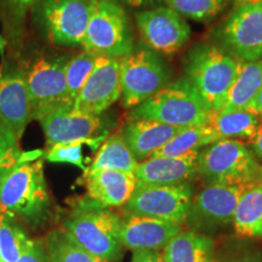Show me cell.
Wrapping results in <instances>:
<instances>
[{"mask_svg":"<svg viewBox=\"0 0 262 262\" xmlns=\"http://www.w3.org/2000/svg\"><path fill=\"white\" fill-rule=\"evenodd\" d=\"M47 142L57 143L91 142L100 133L102 123L98 116H91L75 111L73 107L62 108L39 119Z\"/></svg>","mask_w":262,"mask_h":262,"instance_id":"cell-16","label":"cell"},{"mask_svg":"<svg viewBox=\"0 0 262 262\" xmlns=\"http://www.w3.org/2000/svg\"><path fill=\"white\" fill-rule=\"evenodd\" d=\"M193 202V188L189 183L173 186H136L126 203L130 214L149 216L182 225Z\"/></svg>","mask_w":262,"mask_h":262,"instance_id":"cell-11","label":"cell"},{"mask_svg":"<svg viewBox=\"0 0 262 262\" xmlns=\"http://www.w3.org/2000/svg\"><path fill=\"white\" fill-rule=\"evenodd\" d=\"M117 3H124V4L130 5V6H142V5H147L150 4V3L155 2H159V0H116Z\"/></svg>","mask_w":262,"mask_h":262,"instance_id":"cell-39","label":"cell"},{"mask_svg":"<svg viewBox=\"0 0 262 262\" xmlns=\"http://www.w3.org/2000/svg\"><path fill=\"white\" fill-rule=\"evenodd\" d=\"M100 55L93 51H83L73 57H70L66 64V79H67L68 93L73 102L79 95L81 88L93 71L95 62Z\"/></svg>","mask_w":262,"mask_h":262,"instance_id":"cell-29","label":"cell"},{"mask_svg":"<svg viewBox=\"0 0 262 262\" xmlns=\"http://www.w3.org/2000/svg\"><path fill=\"white\" fill-rule=\"evenodd\" d=\"M248 143H250L251 147H253L255 156L262 160V124L258 126L256 134H255L253 139L249 141Z\"/></svg>","mask_w":262,"mask_h":262,"instance_id":"cell-37","label":"cell"},{"mask_svg":"<svg viewBox=\"0 0 262 262\" xmlns=\"http://www.w3.org/2000/svg\"><path fill=\"white\" fill-rule=\"evenodd\" d=\"M250 185H208L192 202L186 222L193 231L205 233L226 227L233 221L239 198Z\"/></svg>","mask_w":262,"mask_h":262,"instance_id":"cell-12","label":"cell"},{"mask_svg":"<svg viewBox=\"0 0 262 262\" xmlns=\"http://www.w3.org/2000/svg\"><path fill=\"white\" fill-rule=\"evenodd\" d=\"M143 41L150 50L173 54L185 47L191 35L187 22L170 8H157L136 15Z\"/></svg>","mask_w":262,"mask_h":262,"instance_id":"cell-14","label":"cell"},{"mask_svg":"<svg viewBox=\"0 0 262 262\" xmlns=\"http://www.w3.org/2000/svg\"><path fill=\"white\" fill-rule=\"evenodd\" d=\"M247 111L249 112L254 113L255 116L257 117H261L262 116V88L258 91L256 96L253 101H251V103L249 104V107L247 108Z\"/></svg>","mask_w":262,"mask_h":262,"instance_id":"cell-38","label":"cell"},{"mask_svg":"<svg viewBox=\"0 0 262 262\" xmlns=\"http://www.w3.org/2000/svg\"><path fill=\"white\" fill-rule=\"evenodd\" d=\"M262 88V60L239 61V72L225 106L219 112L242 111L249 107Z\"/></svg>","mask_w":262,"mask_h":262,"instance_id":"cell-22","label":"cell"},{"mask_svg":"<svg viewBox=\"0 0 262 262\" xmlns=\"http://www.w3.org/2000/svg\"><path fill=\"white\" fill-rule=\"evenodd\" d=\"M42 243L50 262H108L89 253L64 228L52 229Z\"/></svg>","mask_w":262,"mask_h":262,"instance_id":"cell-27","label":"cell"},{"mask_svg":"<svg viewBox=\"0 0 262 262\" xmlns=\"http://www.w3.org/2000/svg\"><path fill=\"white\" fill-rule=\"evenodd\" d=\"M224 51L239 61L262 60V0H244L219 31Z\"/></svg>","mask_w":262,"mask_h":262,"instance_id":"cell-10","label":"cell"},{"mask_svg":"<svg viewBox=\"0 0 262 262\" xmlns=\"http://www.w3.org/2000/svg\"><path fill=\"white\" fill-rule=\"evenodd\" d=\"M198 175L209 185H250L262 180V168L245 143L219 140L199 152Z\"/></svg>","mask_w":262,"mask_h":262,"instance_id":"cell-4","label":"cell"},{"mask_svg":"<svg viewBox=\"0 0 262 262\" xmlns=\"http://www.w3.org/2000/svg\"><path fill=\"white\" fill-rule=\"evenodd\" d=\"M50 193L41 160L27 155L0 180V212L40 225L49 215Z\"/></svg>","mask_w":262,"mask_h":262,"instance_id":"cell-1","label":"cell"},{"mask_svg":"<svg viewBox=\"0 0 262 262\" xmlns=\"http://www.w3.org/2000/svg\"><path fill=\"white\" fill-rule=\"evenodd\" d=\"M81 147H83V142L57 143V145L50 147L45 158L50 163L72 164V165L78 166V168H80L85 171L86 168L84 165Z\"/></svg>","mask_w":262,"mask_h":262,"instance_id":"cell-32","label":"cell"},{"mask_svg":"<svg viewBox=\"0 0 262 262\" xmlns=\"http://www.w3.org/2000/svg\"><path fill=\"white\" fill-rule=\"evenodd\" d=\"M4 48H5V40L0 37V52H2V55L3 52H4Z\"/></svg>","mask_w":262,"mask_h":262,"instance_id":"cell-40","label":"cell"},{"mask_svg":"<svg viewBox=\"0 0 262 262\" xmlns=\"http://www.w3.org/2000/svg\"><path fill=\"white\" fill-rule=\"evenodd\" d=\"M137 165L139 162L127 147L122 134H114L106 140L90 168L85 170V172H94L98 170H122L134 172Z\"/></svg>","mask_w":262,"mask_h":262,"instance_id":"cell-26","label":"cell"},{"mask_svg":"<svg viewBox=\"0 0 262 262\" xmlns=\"http://www.w3.org/2000/svg\"><path fill=\"white\" fill-rule=\"evenodd\" d=\"M182 231L175 222L131 214L120 222V241L130 250H159Z\"/></svg>","mask_w":262,"mask_h":262,"instance_id":"cell-17","label":"cell"},{"mask_svg":"<svg viewBox=\"0 0 262 262\" xmlns=\"http://www.w3.org/2000/svg\"><path fill=\"white\" fill-rule=\"evenodd\" d=\"M179 15L198 22H208L217 16L227 0H164Z\"/></svg>","mask_w":262,"mask_h":262,"instance_id":"cell-30","label":"cell"},{"mask_svg":"<svg viewBox=\"0 0 262 262\" xmlns=\"http://www.w3.org/2000/svg\"><path fill=\"white\" fill-rule=\"evenodd\" d=\"M212 112L187 78L169 83L130 111V120L147 119L176 127L209 124Z\"/></svg>","mask_w":262,"mask_h":262,"instance_id":"cell-2","label":"cell"},{"mask_svg":"<svg viewBox=\"0 0 262 262\" xmlns=\"http://www.w3.org/2000/svg\"><path fill=\"white\" fill-rule=\"evenodd\" d=\"M226 262H262V255L258 251H247L229 257Z\"/></svg>","mask_w":262,"mask_h":262,"instance_id":"cell-36","label":"cell"},{"mask_svg":"<svg viewBox=\"0 0 262 262\" xmlns=\"http://www.w3.org/2000/svg\"><path fill=\"white\" fill-rule=\"evenodd\" d=\"M34 3L35 0H0V6L8 14V19H11L14 24H19Z\"/></svg>","mask_w":262,"mask_h":262,"instance_id":"cell-33","label":"cell"},{"mask_svg":"<svg viewBox=\"0 0 262 262\" xmlns=\"http://www.w3.org/2000/svg\"><path fill=\"white\" fill-rule=\"evenodd\" d=\"M131 262H164V257L158 250H136L134 251Z\"/></svg>","mask_w":262,"mask_h":262,"instance_id":"cell-35","label":"cell"},{"mask_svg":"<svg viewBox=\"0 0 262 262\" xmlns=\"http://www.w3.org/2000/svg\"><path fill=\"white\" fill-rule=\"evenodd\" d=\"M233 224L241 237L262 238V180L249 186L241 195Z\"/></svg>","mask_w":262,"mask_h":262,"instance_id":"cell-23","label":"cell"},{"mask_svg":"<svg viewBox=\"0 0 262 262\" xmlns=\"http://www.w3.org/2000/svg\"><path fill=\"white\" fill-rule=\"evenodd\" d=\"M16 262H50L41 241H31V243Z\"/></svg>","mask_w":262,"mask_h":262,"instance_id":"cell-34","label":"cell"},{"mask_svg":"<svg viewBox=\"0 0 262 262\" xmlns=\"http://www.w3.org/2000/svg\"><path fill=\"white\" fill-rule=\"evenodd\" d=\"M164 262H214V242L196 231H181L164 247Z\"/></svg>","mask_w":262,"mask_h":262,"instance_id":"cell-21","label":"cell"},{"mask_svg":"<svg viewBox=\"0 0 262 262\" xmlns=\"http://www.w3.org/2000/svg\"><path fill=\"white\" fill-rule=\"evenodd\" d=\"M96 0H35L34 17L55 45H81Z\"/></svg>","mask_w":262,"mask_h":262,"instance_id":"cell-7","label":"cell"},{"mask_svg":"<svg viewBox=\"0 0 262 262\" xmlns=\"http://www.w3.org/2000/svg\"><path fill=\"white\" fill-rule=\"evenodd\" d=\"M32 239L11 216L0 214V262H16Z\"/></svg>","mask_w":262,"mask_h":262,"instance_id":"cell-28","label":"cell"},{"mask_svg":"<svg viewBox=\"0 0 262 262\" xmlns=\"http://www.w3.org/2000/svg\"><path fill=\"white\" fill-rule=\"evenodd\" d=\"M185 71L212 113L225 106L239 72V61L227 52L208 44L193 47L186 58Z\"/></svg>","mask_w":262,"mask_h":262,"instance_id":"cell-3","label":"cell"},{"mask_svg":"<svg viewBox=\"0 0 262 262\" xmlns=\"http://www.w3.org/2000/svg\"><path fill=\"white\" fill-rule=\"evenodd\" d=\"M81 47L85 51L117 58L134 51L129 19L119 3L96 0Z\"/></svg>","mask_w":262,"mask_h":262,"instance_id":"cell-6","label":"cell"},{"mask_svg":"<svg viewBox=\"0 0 262 262\" xmlns=\"http://www.w3.org/2000/svg\"><path fill=\"white\" fill-rule=\"evenodd\" d=\"M182 127L168 125L156 120H130L123 127L122 135L139 163L169 142Z\"/></svg>","mask_w":262,"mask_h":262,"instance_id":"cell-20","label":"cell"},{"mask_svg":"<svg viewBox=\"0 0 262 262\" xmlns=\"http://www.w3.org/2000/svg\"><path fill=\"white\" fill-rule=\"evenodd\" d=\"M120 95V58L100 55L73 108L78 112L100 116L119 100Z\"/></svg>","mask_w":262,"mask_h":262,"instance_id":"cell-13","label":"cell"},{"mask_svg":"<svg viewBox=\"0 0 262 262\" xmlns=\"http://www.w3.org/2000/svg\"><path fill=\"white\" fill-rule=\"evenodd\" d=\"M0 214H2V212H0Z\"/></svg>","mask_w":262,"mask_h":262,"instance_id":"cell-42","label":"cell"},{"mask_svg":"<svg viewBox=\"0 0 262 262\" xmlns=\"http://www.w3.org/2000/svg\"><path fill=\"white\" fill-rule=\"evenodd\" d=\"M122 219L103 208L78 209L63 221V228L84 249L108 262L119 260Z\"/></svg>","mask_w":262,"mask_h":262,"instance_id":"cell-5","label":"cell"},{"mask_svg":"<svg viewBox=\"0 0 262 262\" xmlns=\"http://www.w3.org/2000/svg\"><path fill=\"white\" fill-rule=\"evenodd\" d=\"M32 119L25 72L19 68H0V124L21 140L26 126Z\"/></svg>","mask_w":262,"mask_h":262,"instance_id":"cell-15","label":"cell"},{"mask_svg":"<svg viewBox=\"0 0 262 262\" xmlns=\"http://www.w3.org/2000/svg\"><path fill=\"white\" fill-rule=\"evenodd\" d=\"M68 60L70 57L39 58L24 71L32 119L39 120L55 111L73 107L66 79Z\"/></svg>","mask_w":262,"mask_h":262,"instance_id":"cell-8","label":"cell"},{"mask_svg":"<svg viewBox=\"0 0 262 262\" xmlns=\"http://www.w3.org/2000/svg\"><path fill=\"white\" fill-rule=\"evenodd\" d=\"M260 122H261V124H262V116L260 117Z\"/></svg>","mask_w":262,"mask_h":262,"instance_id":"cell-41","label":"cell"},{"mask_svg":"<svg viewBox=\"0 0 262 262\" xmlns=\"http://www.w3.org/2000/svg\"><path fill=\"white\" fill-rule=\"evenodd\" d=\"M88 194L97 204L106 206L125 205L135 192V173L122 170H98L85 172Z\"/></svg>","mask_w":262,"mask_h":262,"instance_id":"cell-19","label":"cell"},{"mask_svg":"<svg viewBox=\"0 0 262 262\" xmlns=\"http://www.w3.org/2000/svg\"><path fill=\"white\" fill-rule=\"evenodd\" d=\"M166 64L149 48L134 50L120 58L122 106L133 110L169 84Z\"/></svg>","mask_w":262,"mask_h":262,"instance_id":"cell-9","label":"cell"},{"mask_svg":"<svg viewBox=\"0 0 262 262\" xmlns=\"http://www.w3.org/2000/svg\"><path fill=\"white\" fill-rule=\"evenodd\" d=\"M209 124L220 140H245L249 142L261 125L260 118L249 111L212 113Z\"/></svg>","mask_w":262,"mask_h":262,"instance_id":"cell-25","label":"cell"},{"mask_svg":"<svg viewBox=\"0 0 262 262\" xmlns=\"http://www.w3.org/2000/svg\"><path fill=\"white\" fill-rule=\"evenodd\" d=\"M198 150L180 157H156L139 163L137 186H173L188 183L198 175Z\"/></svg>","mask_w":262,"mask_h":262,"instance_id":"cell-18","label":"cell"},{"mask_svg":"<svg viewBox=\"0 0 262 262\" xmlns=\"http://www.w3.org/2000/svg\"><path fill=\"white\" fill-rule=\"evenodd\" d=\"M22 156L17 141L0 124V180L19 162Z\"/></svg>","mask_w":262,"mask_h":262,"instance_id":"cell-31","label":"cell"},{"mask_svg":"<svg viewBox=\"0 0 262 262\" xmlns=\"http://www.w3.org/2000/svg\"><path fill=\"white\" fill-rule=\"evenodd\" d=\"M220 140L210 124L182 127L166 145L153 153L149 158L156 157H180L198 150L201 147L209 146Z\"/></svg>","mask_w":262,"mask_h":262,"instance_id":"cell-24","label":"cell"}]
</instances>
